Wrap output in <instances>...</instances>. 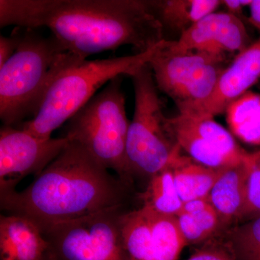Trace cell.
Returning a JSON list of instances; mask_svg holds the SVG:
<instances>
[{
    "label": "cell",
    "instance_id": "1",
    "mask_svg": "<svg viewBox=\"0 0 260 260\" xmlns=\"http://www.w3.org/2000/svg\"><path fill=\"white\" fill-rule=\"evenodd\" d=\"M10 25L47 28L85 59L126 45L144 52L165 39L148 0H0V26Z\"/></svg>",
    "mask_w": 260,
    "mask_h": 260
},
{
    "label": "cell",
    "instance_id": "2",
    "mask_svg": "<svg viewBox=\"0 0 260 260\" xmlns=\"http://www.w3.org/2000/svg\"><path fill=\"white\" fill-rule=\"evenodd\" d=\"M124 184L76 142L23 190L0 195L8 215L30 219L41 230L121 207Z\"/></svg>",
    "mask_w": 260,
    "mask_h": 260
},
{
    "label": "cell",
    "instance_id": "3",
    "mask_svg": "<svg viewBox=\"0 0 260 260\" xmlns=\"http://www.w3.org/2000/svg\"><path fill=\"white\" fill-rule=\"evenodd\" d=\"M21 28L18 49L0 68V119L14 127L37 114L56 78L86 60L67 51L51 34L44 37Z\"/></svg>",
    "mask_w": 260,
    "mask_h": 260
},
{
    "label": "cell",
    "instance_id": "4",
    "mask_svg": "<svg viewBox=\"0 0 260 260\" xmlns=\"http://www.w3.org/2000/svg\"><path fill=\"white\" fill-rule=\"evenodd\" d=\"M158 44L144 52L111 59H86L70 68L51 85L37 114L16 127L38 138H51L52 133L68 122L103 85L116 77H131L148 64Z\"/></svg>",
    "mask_w": 260,
    "mask_h": 260
},
{
    "label": "cell",
    "instance_id": "5",
    "mask_svg": "<svg viewBox=\"0 0 260 260\" xmlns=\"http://www.w3.org/2000/svg\"><path fill=\"white\" fill-rule=\"evenodd\" d=\"M130 78L134 87L135 112L126 138L128 169L129 174L152 177L179 167L189 158L181 155L169 118L164 115L149 63Z\"/></svg>",
    "mask_w": 260,
    "mask_h": 260
},
{
    "label": "cell",
    "instance_id": "6",
    "mask_svg": "<svg viewBox=\"0 0 260 260\" xmlns=\"http://www.w3.org/2000/svg\"><path fill=\"white\" fill-rule=\"evenodd\" d=\"M123 78L111 80L72 116L65 125L64 136L81 145L124 183L130 176L126 154L130 122L121 90Z\"/></svg>",
    "mask_w": 260,
    "mask_h": 260
},
{
    "label": "cell",
    "instance_id": "7",
    "mask_svg": "<svg viewBox=\"0 0 260 260\" xmlns=\"http://www.w3.org/2000/svg\"><path fill=\"white\" fill-rule=\"evenodd\" d=\"M225 54L205 51H177L164 39L149 65L158 90L183 111L197 107L213 93L225 67Z\"/></svg>",
    "mask_w": 260,
    "mask_h": 260
},
{
    "label": "cell",
    "instance_id": "8",
    "mask_svg": "<svg viewBox=\"0 0 260 260\" xmlns=\"http://www.w3.org/2000/svg\"><path fill=\"white\" fill-rule=\"evenodd\" d=\"M120 207L42 230L54 260H127Z\"/></svg>",
    "mask_w": 260,
    "mask_h": 260
},
{
    "label": "cell",
    "instance_id": "9",
    "mask_svg": "<svg viewBox=\"0 0 260 260\" xmlns=\"http://www.w3.org/2000/svg\"><path fill=\"white\" fill-rule=\"evenodd\" d=\"M65 136L38 138L20 128L3 125L0 131V195L16 190L30 174L39 175L70 143Z\"/></svg>",
    "mask_w": 260,
    "mask_h": 260
},
{
    "label": "cell",
    "instance_id": "10",
    "mask_svg": "<svg viewBox=\"0 0 260 260\" xmlns=\"http://www.w3.org/2000/svg\"><path fill=\"white\" fill-rule=\"evenodd\" d=\"M169 42L174 51H205L225 55L238 54L250 45L242 19L229 12H214L182 32L177 40Z\"/></svg>",
    "mask_w": 260,
    "mask_h": 260
},
{
    "label": "cell",
    "instance_id": "11",
    "mask_svg": "<svg viewBox=\"0 0 260 260\" xmlns=\"http://www.w3.org/2000/svg\"><path fill=\"white\" fill-rule=\"evenodd\" d=\"M260 78V38L239 53L234 60L222 72L215 90L205 102L186 110L215 117L223 114L234 101L249 91Z\"/></svg>",
    "mask_w": 260,
    "mask_h": 260
},
{
    "label": "cell",
    "instance_id": "12",
    "mask_svg": "<svg viewBox=\"0 0 260 260\" xmlns=\"http://www.w3.org/2000/svg\"><path fill=\"white\" fill-rule=\"evenodd\" d=\"M49 244L40 228L20 215L0 218V259L45 260Z\"/></svg>",
    "mask_w": 260,
    "mask_h": 260
},
{
    "label": "cell",
    "instance_id": "13",
    "mask_svg": "<svg viewBox=\"0 0 260 260\" xmlns=\"http://www.w3.org/2000/svg\"><path fill=\"white\" fill-rule=\"evenodd\" d=\"M252 153L237 165L225 168L214 184L208 200L219 216L225 219L242 215Z\"/></svg>",
    "mask_w": 260,
    "mask_h": 260
},
{
    "label": "cell",
    "instance_id": "14",
    "mask_svg": "<svg viewBox=\"0 0 260 260\" xmlns=\"http://www.w3.org/2000/svg\"><path fill=\"white\" fill-rule=\"evenodd\" d=\"M149 6L165 29L185 31L207 15L216 12L218 0H148Z\"/></svg>",
    "mask_w": 260,
    "mask_h": 260
},
{
    "label": "cell",
    "instance_id": "15",
    "mask_svg": "<svg viewBox=\"0 0 260 260\" xmlns=\"http://www.w3.org/2000/svg\"><path fill=\"white\" fill-rule=\"evenodd\" d=\"M169 121L178 144L194 162L213 169H223L244 161L227 156L210 144L189 125L181 114L169 118Z\"/></svg>",
    "mask_w": 260,
    "mask_h": 260
},
{
    "label": "cell",
    "instance_id": "16",
    "mask_svg": "<svg viewBox=\"0 0 260 260\" xmlns=\"http://www.w3.org/2000/svg\"><path fill=\"white\" fill-rule=\"evenodd\" d=\"M121 232L127 260H155L150 215L145 207L122 213Z\"/></svg>",
    "mask_w": 260,
    "mask_h": 260
},
{
    "label": "cell",
    "instance_id": "17",
    "mask_svg": "<svg viewBox=\"0 0 260 260\" xmlns=\"http://www.w3.org/2000/svg\"><path fill=\"white\" fill-rule=\"evenodd\" d=\"M177 219L187 244L206 240L218 229L220 223V216L208 198L184 203Z\"/></svg>",
    "mask_w": 260,
    "mask_h": 260
},
{
    "label": "cell",
    "instance_id": "18",
    "mask_svg": "<svg viewBox=\"0 0 260 260\" xmlns=\"http://www.w3.org/2000/svg\"><path fill=\"white\" fill-rule=\"evenodd\" d=\"M225 113L233 135L247 144L260 145V94L249 90Z\"/></svg>",
    "mask_w": 260,
    "mask_h": 260
},
{
    "label": "cell",
    "instance_id": "19",
    "mask_svg": "<svg viewBox=\"0 0 260 260\" xmlns=\"http://www.w3.org/2000/svg\"><path fill=\"white\" fill-rule=\"evenodd\" d=\"M223 169L205 167L189 158L172 169L178 193L183 203L208 198Z\"/></svg>",
    "mask_w": 260,
    "mask_h": 260
},
{
    "label": "cell",
    "instance_id": "20",
    "mask_svg": "<svg viewBox=\"0 0 260 260\" xmlns=\"http://www.w3.org/2000/svg\"><path fill=\"white\" fill-rule=\"evenodd\" d=\"M146 208L150 215L155 260H177L187 243L179 229L177 216Z\"/></svg>",
    "mask_w": 260,
    "mask_h": 260
},
{
    "label": "cell",
    "instance_id": "21",
    "mask_svg": "<svg viewBox=\"0 0 260 260\" xmlns=\"http://www.w3.org/2000/svg\"><path fill=\"white\" fill-rule=\"evenodd\" d=\"M143 198L144 207L164 215L177 216L184 205L178 193L172 169L162 171L150 177Z\"/></svg>",
    "mask_w": 260,
    "mask_h": 260
},
{
    "label": "cell",
    "instance_id": "22",
    "mask_svg": "<svg viewBox=\"0 0 260 260\" xmlns=\"http://www.w3.org/2000/svg\"><path fill=\"white\" fill-rule=\"evenodd\" d=\"M234 245L242 260H260V216L234 234Z\"/></svg>",
    "mask_w": 260,
    "mask_h": 260
},
{
    "label": "cell",
    "instance_id": "23",
    "mask_svg": "<svg viewBox=\"0 0 260 260\" xmlns=\"http://www.w3.org/2000/svg\"><path fill=\"white\" fill-rule=\"evenodd\" d=\"M242 215L260 216V152L253 153Z\"/></svg>",
    "mask_w": 260,
    "mask_h": 260
},
{
    "label": "cell",
    "instance_id": "24",
    "mask_svg": "<svg viewBox=\"0 0 260 260\" xmlns=\"http://www.w3.org/2000/svg\"><path fill=\"white\" fill-rule=\"evenodd\" d=\"M22 28L15 27L10 37H0V68L15 54L20 44Z\"/></svg>",
    "mask_w": 260,
    "mask_h": 260
},
{
    "label": "cell",
    "instance_id": "25",
    "mask_svg": "<svg viewBox=\"0 0 260 260\" xmlns=\"http://www.w3.org/2000/svg\"><path fill=\"white\" fill-rule=\"evenodd\" d=\"M187 260H233L230 255L216 247H207L200 249L192 254Z\"/></svg>",
    "mask_w": 260,
    "mask_h": 260
},
{
    "label": "cell",
    "instance_id": "26",
    "mask_svg": "<svg viewBox=\"0 0 260 260\" xmlns=\"http://www.w3.org/2000/svg\"><path fill=\"white\" fill-rule=\"evenodd\" d=\"M251 0H223L221 5L225 7L229 13L239 17L242 14L243 8L249 6ZM240 18V17H239Z\"/></svg>",
    "mask_w": 260,
    "mask_h": 260
},
{
    "label": "cell",
    "instance_id": "27",
    "mask_svg": "<svg viewBox=\"0 0 260 260\" xmlns=\"http://www.w3.org/2000/svg\"><path fill=\"white\" fill-rule=\"evenodd\" d=\"M249 8V21L260 31V0H251Z\"/></svg>",
    "mask_w": 260,
    "mask_h": 260
},
{
    "label": "cell",
    "instance_id": "28",
    "mask_svg": "<svg viewBox=\"0 0 260 260\" xmlns=\"http://www.w3.org/2000/svg\"><path fill=\"white\" fill-rule=\"evenodd\" d=\"M45 260H54L52 259V258L51 257L50 255H49H49L47 256V257L46 258Z\"/></svg>",
    "mask_w": 260,
    "mask_h": 260
}]
</instances>
